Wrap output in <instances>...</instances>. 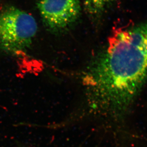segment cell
<instances>
[{
  "mask_svg": "<svg viewBox=\"0 0 147 147\" xmlns=\"http://www.w3.org/2000/svg\"><path fill=\"white\" fill-rule=\"evenodd\" d=\"M147 80V22L116 30L84 77L90 107L116 116L126 111Z\"/></svg>",
  "mask_w": 147,
  "mask_h": 147,
  "instance_id": "6da1fadb",
  "label": "cell"
},
{
  "mask_svg": "<svg viewBox=\"0 0 147 147\" xmlns=\"http://www.w3.org/2000/svg\"><path fill=\"white\" fill-rule=\"evenodd\" d=\"M37 31L32 15L16 7L6 8L0 14V50L17 53L27 49Z\"/></svg>",
  "mask_w": 147,
  "mask_h": 147,
  "instance_id": "7a4b0ae2",
  "label": "cell"
},
{
  "mask_svg": "<svg viewBox=\"0 0 147 147\" xmlns=\"http://www.w3.org/2000/svg\"><path fill=\"white\" fill-rule=\"evenodd\" d=\"M38 8L44 23L54 31L63 30L80 16V0H40Z\"/></svg>",
  "mask_w": 147,
  "mask_h": 147,
  "instance_id": "3957f363",
  "label": "cell"
},
{
  "mask_svg": "<svg viewBox=\"0 0 147 147\" xmlns=\"http://www.w3.org/2000/svg\"><path fill=\"white\" fill-rule=\"evenodd\" d=\"M112 0H86L85 7L90 14H99L101 13Z\"/></svg>",
  "mask_w": 147,
  "mask_h": 147,
  "instance_id": "277c9868",
  "label": "cell"
}]
</instances>
